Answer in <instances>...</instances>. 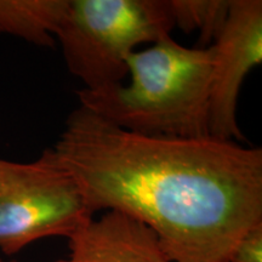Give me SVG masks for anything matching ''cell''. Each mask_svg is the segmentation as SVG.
<instances>
[{
    "label": "cell",
    "instance_id": "cell-1",
    "mask_svg": "<svg viewBox=\"0 0 262 262\" xmlns=\"http://www.w3.org/2000/svg\"><path fill=\"white\" fill-rule=\"evenodd\" d=\"M52 149L94 215L119 212L146 226L170 262H228L262 222L261 148L139 135L79 106Z\"/></svg>",
    "mask_w": 262,
    "mask_h": 262
},
{
    "label": "cell",
    "instance_id": "cell-2",
    "mask_svg": "<svg viewBox=\"0 0 262 262\" xmlns=\"http://www.w3.org/2000/svg\"><path fill=\"white\" fill-rule=\"evenodd\" d=\"M129 84L77 91L80 107L146 136L209 137L212 50L186 48L171 34L126 61Z\"/></svg>",
    "mask_w": 262,
    "mask_h": 262
},
{
    "label": "cell",
    "instance_id": "cell-3",
    "mask_svg": "<svg viewBox=\"0 0 262 262\" xmlns=\"http://www.w3.org/2000/svg\"><path fill=\"white\" fill-rule=\"evenodd\" d=\"M173 28L169 0H68L55 39L83 89L98 90L123 83L136 48Z\"/></svg>",
    "mask_w": 262,
    "mask_h": 262
},
{
    "label": "cell",
    "instance_id": "cell-4",
    "mask_svg": "<svg viewBox=\"0 0 262 262\" xmlns=\"http://www.w3.org/2000/svg\"><path fill=\"white\" fill-rule=\"evenodd\" d=\"M94 214L52 148L29 163L0 159V251L14 255L50 237L70 239Z\"/></svg>",
    "mask_w": 262,
    "mask_h": 262
},
{
    "label": "cell",
    "instance_id": "cell-5",
    "mask_svg": "<svg viewBox=\"0 0 262 262\" xmlns=\"http://www.w3.org/2000/svg\"><path fill=\"white\" fill-rule=\"evenodd\" d=\"M209 133L222 141L244 140L237 106L242 84L262 62V2L231 0L224 28L211 45Z\"/></svg>",
    "mask_w": 262,
    "mask_h": 262
},
{
    "label": "cell",
    "instance_id": "cell-6",
    "mask_svg": "<svg viewBox=\"0 0 262 262\" xmlns=\"http://www.w3.org/2000/svg\"><path fill=\"white\" fill-rule=\"evenodd\" d=\"M56 262H170L146 226L119 212L93 219L68 239V254Z\"/></svg>",
    "mask_w": 262,
    "mask_h": 262
},
{
    "label": "cell",
    "instance_id": "cell-7",
    "mask_svg": "<svg viewBox=\"0 0 262 262\" xmlns=\"http://www.w3.org/2000/svg\"><path fill=\"white\" fill-rule=\"evenodd\" d=\"M68 0H0V34L54 48Z\"/></svg>",
    "mask_w": 262,
    "mask_h": 262
},
{
    "label": "cell",
    "instance_id": "cell-8",
    "mask_svg": "<svg viewBox=\"0 0 262 262\" xmlns=\"http://www.w3.org/2000/svg\"><path fill=\"white\" fill-rule=\"evenodd\" d=\"M173 26L186 33L199 31V49L211 47L228 17L231 0H169Z\"/></svg>",
    "mask_w": 262,
    "mask_h": 262
},
{
    "label": "cell",
    "instance_id": "cell-9",
    "mask_svg": "<svg viewBox=\"0 0 262 262\" xmlns=\"http://www.w3.org/2000/svg\"><path fill=\"white\" fill-rule=\"evenodd\" d=\"M228 262H262V222L242 235L229 255Z\"/></svg>",
    "mask_w": 262,
    "mask_h": 262
},
{
    "label": "cell",
    "instance_id": "cell-10",
    "mask_svg": "<svg viewBox=\"0 0 262 262\" xmlns=\"http://www.w3.org/2000/svg\"><path fill=\"white\" fill-rule=\"evenodd\" d=\"M0 262H17V261H15V260H4V258L0 257Z\"/></svg>",
    "mask_w": 262,
    "mask_h": 262
}]
</instances>
